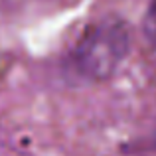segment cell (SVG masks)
<instances>
[{"label":"cell","mask_w":156,"mask_h":156,"mask_svg":"<svg viewBox=\"0 0 156 156\" xmlns=\"http://www.w3.org/2000/svg\"><path fill=\"white\" fill-rule=\"evenodd\" d=\"M130 50V28L121 18L91 24L71 48L65 67L83 81H105L121 67Z\"/></svg>","instance_id":"obj_1"},{"label":"cell","mask_w":156,"mask_h":156,"mask_svg":"<svg viewBox=\"0 0 156 156\" xmlns=\"http://www.w3.org/2000/svg\"><path fill=\"white\" fill-rule=\"evenodd\" d=\"M142 30L144 36L152 46H156V0H150L148 8L144 14V22H142Z\"/></svg>","instance_id":"obj_2"}]
</instances>
